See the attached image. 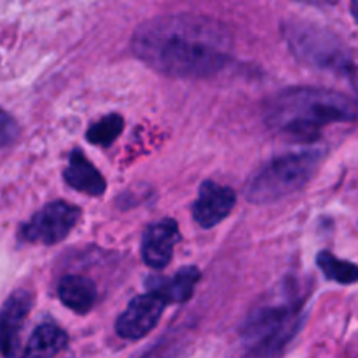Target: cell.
<instances>
[{
	"mask_svg": "<svg viewBox=\"0 0 358 358\" xmlns=\"http://www.w3.org/2000/svg\"><path fill=\"white\" fill-rule=\"evenodd\" d=\"M283 37L290 51L306 65L329 72L352 76L355 65L345 42L324 27L308 21H287L283 24Z\"/></svg>",
	"mask_w": 358,
	"mask_h": 358,
	"instance_id": "5",
	"label": "cell"
},
{
	"mask_svg": "<svg viewBox=\"0 0 358 358\" xmlns=\"http://www.w3.org/2000/svg\"><path fill=\"white\" fill-rule=\"evenodd\" d=\"M31 310V296L17 290L3 303L0 311V352L6 358H14L20 348V334Z\"/></svg>",
	"mask_w": 358,
	"mask_h": 358,
	"instance_id": "9",
	"label": "cell"
},
{
	"mask_svg": "<svg viewBox=\"0 0 358 358\" xmlns=\"http://www.w3.org/2000/svg\"><path fill=\"white\" fill-rule=\"evenodd\" d=\"M236 205V194L231 187L215 182H203L198 199L192 205V217L205 229H212L222 222Z\"/></svg>",
	"mask_w": 358,
	"mask_h": 358,
	"instance_id": "8",
	"label": "cell"
},
{
	"mask_svg": "<svg viewBox=\"0 0 358 358\" xmlns=\"http://www.w3.org/2000/svg\"><path fill=\"white\" fill-rule=\"evenodd\" d=\"M264 119L278 135L311 142L325 126L355 121L357 103L336 90L297 86L275 94L266 103Z\"/></svg>",
	"mask_w": 358,
	"mask_h": 358,
	"instance_id": "2",
	"label": "cell"
},
{
	"mask_svg": "<svg viewBox=\"0 0 358 358\" xmlns=\"http://www.w3.org/2000/svg\"><path fill=\"white\" fill-rule=\"evenodd\" d=\"M20 135V126L16 119L9 115L7 112L0 110V149L10 145Z\"/></svg>",
	"mask_w": 358,
	"mask_h": 358,
	"instance_id": "17",
	"label": "cell"
},
{
	"mask_svg": "<svg viewBox=\"0 0 358 358\" xmlns=\"http://www.w3.org/2000/svg\"><path fill=\"white\" fill-rule=\"evenodd\" d=\"M163 301L154 294H143V296L135 297L128 304L124 313L115 322V332L122 339H129V341L142 339L143 336L154 331L163 315Z\"/></svg>",
	"mask_w": 358,
	"mask_h": 358,
	"instance_id": "7",
	"label": "cell"
},
{
	"mask_svg": "<svg viewBox=\"0 0 358 358\" xmlns=\"http://www.w3.org/2000/svg\"><path fill=\"white\" fill-rule=\"evenodd\" d=\"M304 304L306 294L289 287L283 294L252 310L241 327V339L248 352L257 357L278 353L299 331Z\"/></svg>",
	"mask_w": 358,
	"mask_h": 358,
	"instance_id": "3",
	"label": "cell"
},
{
	"mask_svg": "<svg viewBox=\"0 0 358 358\" xmlns=\"http://www.w3.org/2000/svg\"><path fill=\"white\" fill-rule=\"evenodd\" d=\"M122 117L119 114H108L103 119L90 126L86 136L93 145L107 147L121 135L122 131Z\"/></svg>",
	"mask_w": 358,
	"mask_h": 358,
	"instance_id": "16",
	"label": "cell"
},
{
	"mask_svg": "<svg viewBox=\"0 0 358 358\" xmlns=\"http://www.w3.org/2000/svg\"><path fill=\"white\" fill-rule=\"evenodd\" d=\"M324 159L322 149H306L273 157L245 184V198L254 205H271L296 194L313 178Z\"/></svg>",
	"mask_w": 358,
	"mask_h": 358,
	"instance_id": "4",
	"label": "cell"
},
{
	"mask_svg": "<svg viewBox=\"0 0 358 358\" xmlns=\"http://www.w3.org/2000/svg\"><path fill=\"white\" fill-rule=\"evenodd\" d=\"M133 52L173 79H205L233 56V35L222 21L198 14H168L143 21L133 34Z\"/></svg>",
	"mask_w": 358,
	"mask_h": 358,
	"instance_id": "1",
	"label": "cell"
},
{
	"mask_svg": "<svg viewBox=\"0 0 358 358\" xmlns=\"http://www.w3.org/2000/svg\"><path fill=\"white\" fill-rule=\"evenodd\" d=\"M69 343V336L55 324H42L35 329L23 358H55Z\"/></svg>",
	"mask_w": 358,
	"mask_h": 358,
	"instance_id": "14",
	"label": "cell"
},
{
	"mask_svg": "<svg viewBox=\"0 0 358 358\" xmlns=\"http://www.w3.org/2000/svg\"><path fill=\"white\" fill-rule=\"evenodd\" d=\"M178 241H180V229L175 220L163 219L150 224L142 238L143 262L154 269H163L171 261L173 248Z\"/></svg>",
	"mask_w": 358,
	"mask_h": 358,
	"instance_id": "10",
	"label": "cell"
},
{
	"mask_svg": "<svg viewBox=\"0 0 358 358\" xmlns=\"http://www.w3.org/2000/svg\"><path fill=\"white\" fill-rule=\"evenodd\" d=\"M65 182L76 191L90 196H101L107 189L105 178L100 171L90 163L83 150H73L69 157V166L63 171Z\"/></svg>",
	"mask_w": 358,
	"mask_h": 358,
	"instance_id": "12",
	"label": "cell"
},
{
	"mask_svg": "<svg viewBox=\"0 0 358 358\" xmlns=\"http://www.w3.org/2000/svg\"><path fill=\"white\" fill-rule=\"evenodd\" d=\"M58 294L62 303L79 315H86L96 303V287L86 276H65L59 282Z\"/></svg>",
	"mask_w": 358,
	"mask_h": 358,
	"instance_id": "13",
	"label": "cell"
},
{
	"mask_svg": "<svg viewBox=\"0 0 358 358\" xmlns=\"http://www.w3.org/2000/svg\"><path fill=\"white\" fill-rule=\"evenodd\" d=\"M318 268L332 282L343 283V285H353L358 278V269L352 262H345L334 257L331 252H320L317 257Z\"/></svg>",
	"mask_w": 358,
	"mask_h": 358,
	"instance_id": "15",
	"label": "cell"
},
{
	"mask_svg": "<svg viewBox=\"0 0 358 358\" xmlns=\"http://www.w3.org/2000/svg\"><path fill=\"white\" fill-rule=\"evenodd\" d=\"M201 273L198 268H184L171 278H150L147 282L149 294H154L163 301V304H180L192 297Z\"/></svg>",
	"mask_w": 358,
	"mask_h": 358,
	"instance_id": "11",
	"label": "cell"
},
{
	"mask_svg": "<svg viewBox=\"0 0 358 358\" xmlns=\"http://www.w3.org/2000/svg\"><path fill=\"white\" fill-rule=\"evenodd\" d=\"M79 217L80 210L77 206L52 201L21 227V240L34 245H56L69 236Z\"/></svg>",
	"mask_w": 358,
	"mask_h": 358,
	"instance_id": "6",
	"label": "cell"
}]
</instances>
